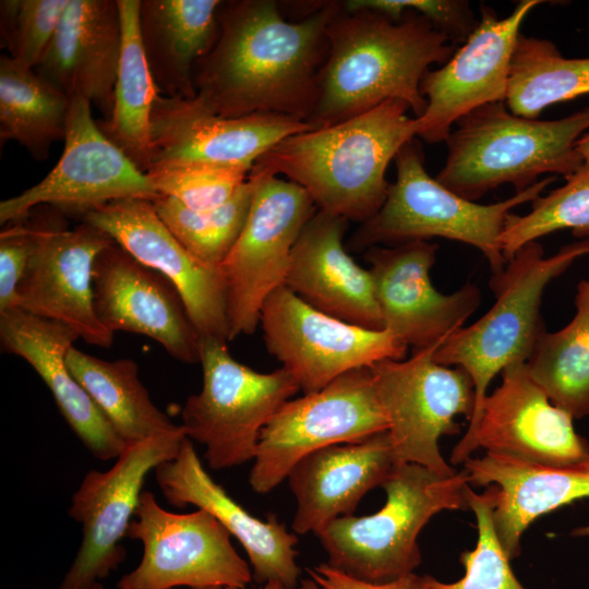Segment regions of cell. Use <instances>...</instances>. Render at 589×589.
<instances>
[{
  "instance_id": "cell-1",
  "label": "cell",
  "mask_w": 589,
  "mask_h": 589,
  "mask_svg": "<svg viewBox=\"0 0 589 589\" xmlns=\"http://www.w3.org/2000/svg\"><path fill=\"white\" fill-rule=\"evenodd\" d=\"M342 3L328 1L298 22L273 0L223 1L218 33L194 71L195 100L225 118L279 115L306 122L327 27Z\"/></svg>"
},
{
  "instance_id": "cell-2",
  "label": "cell",
  "mask_w": 589,
  "mask_h": 589,
  "mask_svg": "<svg viewBox=\"0 0 589 589\" xmlns=\"http://www.w3.org/2000/svg\"><path fill=\"white\" fill-rule=\"evenodd\" d=\"M328 52L317 73V94L306 123L312 129L344 121L387 100L408 104L414 118L426 100L421 81L443 65L455 44L430 20L408 10L398 20L373 10L345 11L327 27Z\"/></svg>"
},
{
  "instance_id": "cell-3",
  "label": "cell",
  "mask_w": 589,
  "mask_h": 589,
  "mask_svg": "<svg viewBox=\"0 0 589 589\" xmlns=\"http://www.w3.org/2000/svg\"><path fill=\"white\" fill-rule=\"evenodd\" d=\"M408 104L387 100L335 124L292 134L263 154L251 170L285 176L302 187L317 209L363 224L383 206L385 173L417 136Z\"/></svg>"
},
{
  "instance_id": "cell-4",
  "label": "cell",
  "mask_w": 589,
  "mask_h": 589,
  "mask_svg": "<svg viewBox=\"0 0 589 589\" xmlns=\"http://www.w3.org/2000/svg\"><path fill=\"white\" fill-rule=\"evenodd\" d=\"M445 143L447 157L436 180L476 202L508 183L521 192L544 173L567 178L585 161L576 142L589 130V107L556 120L516 116L492 103L456 122Z\"/></svg>"
},
{
  "instance_id": "cell-5",
  "label": "cell",
  "mask_w": 589,
  "mask_h": 589,
  "mask_svg": "<svg viewBox=\"0 0 589 589\" xmlns=\"http://www.w3.org/2000/svg\"><path fill=\"white\" fill-rule=\"evenodd\" d=\"M382 488L378 512L336 518L316 534L330 566L372 584L413 573L422 528L440 512L468 509L471 489L465 470L444 477L410 462L397 464Z\"/></svg>"
},
{
  "instance_id": "cell-6",
  "label": "cell",
  "mask_w": 589,
  "mask_h": 589,
  "mask_svg": "<svg viewBox=\"0 0 589 589\" xmlns=\"http://www.w3.org/2000/svg\"><path fill=\"white\" fill-rule=\"evenodd\" d=\"M585 255H589V238L566 244L551 256L544 255L538 241L522 245L490 279L493 305L436 349L437 363L459 366L472 381L476 407L468 426L477 421L495 375L512 363L527 362L546 330L541 314L545 288Z\"/></svg>"
},
{
  "instance_id": "cell-7",
  "label": "cell",
  "mask_w": 589,
  "mask_h": 589,
  "mask_svg": "<svg viewBox=\"0 0 589 589\" xmlns=\"http://www.w3.org/2000/svg\"><path fill=\"white\" fill-rule=\"evenodd\" d=\"M394 161L396 180L383 206L360 225L350 247L359 251L445 238L479 250L492 275L500 274L507 263L501 245L507 216L515 207L532 203L556 179L550 176L504 201L478 204L452 192L426 172L422 147L414 139L400 148Z\"/></svg>"
},
{
  "instance_id": "cell-8",
  "label": "cell",
  "mask_w": 589,
  "mask_h": 589,
  "mask_svg": "<svg viewBox=\"0 0 589 589\" xmlns=\"http://www.w3.org/2000/svg\"><path fill=\"white\" fill-rule=\"evenodd\" d=\"M217 338L201 339L203 385L181 410L187 436L205 446L209 468L254 460L260 434L300 387L284 368L261 373L235 360Z\"/></svg>"
},
{
  "instance_id": "cell-9",
  "label": "cell",
  "mask_w": 589,
  "mask_h": 589,
  "mask_svg": "<svg viewBox=\"0 0 589 589\" xmlns=\"http://www.w3.org/2000/svg\"><path fill=\"white\" fill-rule=\"evenodd\" d=\"M253 197L243 229L220 266L229 340L254 333L267 298L285 279L297 240L317 207L299 184L251 170Z\"/></svg>"
},
{
  "instance_id": "cell-10",
  "label": "cell",
  "mask_w": 589,
  "mask_h": 589,
  "mask_svg": "<svg viewBox=\"0 0 589 589\" xmlns=\"http://www.w3.org/2000/svg\"><path fill=\"white\" fill-rule=\"evenodd\" d=\"M438 347L411 351L408 359L383 360L370 370L398 464L450 477L458 471L443 458L438 441L460 432L458 416L470 422L476 394L465 370L434 360Z\"/></svg>"
},
{
  "instance_id": "cell-11",
  "label": "cell",
  "mask_w": 589,
  "mask_h": 589,
  "mask_svg": "<svg viewBox=\"0 0 589 589\" xmlns=\"http://www.w3.org/2000/svg\"><path fill=\"white\" fill-rule=\"evenodd\" d=\"M384 431L387 420L370 368L349 371L279 408L260 434L249 483L257 493L271 492L306 455Z\"/></svg>"
},
{
  "instance_id": "cell-12",
  "label": "cell",
  "mask_w": 589,
  "mask_h": 589,
  "mask_svg": "<svg viewBox=\"0 0 589 589\" xmlns=\"http://www.w3.org/2000/svg\"><path fill=\"white\" fill-rule=\"evenodd\" d=\"M125 537L142 543L143 555L118 581V589H245L253 578L231 534L213 515L201 508L171 513L149 491L142 492Z\"/></svg>"
},
{
  "instance_id": "cell-13",
  "label": "cell",
  "mask_w": 589,
  "mask_h": 589,
  "mask_svg": "<svg viewBox=\"0 0 589 589\" xmlns=\"http://www.w3.org/2000/svg\"><path fill=\"white\" fill-rule=\"evenodd\" d=\"M63 141L60 159L38 183L0 202L1 225L25 221L40 205L83 217L113 201L159 197L148 176L93 119L86 99L71 100Z\"/></svg>"
},
{
  "instance_id": "cell-14",
  "label": "cell",
  "mask_w": 589,
  "mask_h": 589,
  "mask_svg": "<svg viewBox=\"0 0 589 589\" xmlns=\"http://www.w3.org/2000/svg\"><path fill=\"white\" fill-rule=\"evenodd\" d=\"M188 437L176 430L127 444L107 471H88L71 497L69 516L82 526L76 556L59 589H88L125 560L121 540L140 503L147 474L175 458Z\"/></svg>"
},
{
  "instance_id": "cell-15",
  "label": "cell",
  "mask_w": 589,
  "mask_h": 589,
  "mask_svg": "<svg viewBox=\"0 0 589 589\" xmlns=\"http://www.w3.org/2000/svg\"><path fill=\"white\" fill-rule=\"evenodd\" d=\"M260 324L267 351L304 394L383 360H402L408 347L387 329H368L315 310L286 286L265 301Z\"/></svg>"
},
{
  "instance_id": "cell-16",
  "label": "cell",
  "mask_w": 589,
  "mask_h": 589,
  "mask_svg": "<svg viewBox=\"0 0 589 589\" xmlns=\"http://www.w3.org/2000/svg\"><path fill=\"white\" fill-rule=\"evenodd\" d=\"M501 377V384L485 397L477 421L453 448V465L464 464L478 448L556 466L589 458V444L575 431L574 418L551 402L531 378L526 362L507 365Z\"/></svg>"
},
{
  "instance_id": "cell-17",
  "label": "cell",
  "mask_w": 589,
  "mask_h": 589,
  "mask_svg": "<svg viewBox=\"0 0 589 589\" xmlns=\"http://www.w3.org/2000/svg\"><path fill=\"white\" fill-rule=\"evenodd\" d=\"M543 1H519L500 19L488 5L469 37L438 69L426 72L420 91L426 100L417 119V136L429 144L445 142L453 124L472 110L505 103L512 59L527 15Z\"/></svg>"
},
{
  "instance_id": "cell-18",
  "label": "cell",
  "mask_w": 589,
  "mask_h": 589,
  "mask_svg": "<svg viewBox=\"0 0 589 589\" xmlns=\"http://www.w3.org/2000/svg\"><path fill=\"white\" fill-rule=\"evenodd\" d=\"M437 251L438 244L416 240L365 252L384 329L412 351L441 346L481 304L471 283L447 294L435 289L430 271Z\"/></svg>"
},
{
  "instance_id": "cell-19",
  "label": "cell",
  "mask_w": 589,
  "mask_h": 589,
  "mask_svg": "<svg viewBox=\"0 0 589 589\" xmlns=\"http://www.w3.org/2000/svg\"><path fill=\"white\" fill-rule=\"evenodd\" d=\"M33 255L16 291V308L63 323L87 344L109 348L113 333L97 317L93 272L97 255L113 240L82 221L73 229L61 224H34Z\"/></svg>"
},
{
  "instance_id": "cell-20",
  "label": "cell",
  "mask_w": 589,
  "mask_h": 589,
  "mask_svg": "<svg viewBox=\"0 0 589 589\" xmlns=\"http://www.w3.org/2000/svg\"><path fill=\"white\" fill-rule=\"evenodd\" d=\"M177 288L202 338L229 340L227 289L219 268L197 261L158 216L153 201L123 199L82 217Z\"/></svg>"
},
{
  "instance_id": "cell-21",
  "label": "cell",
  "mask_w": 589,
  "mask_h": 589,
  "mask_svg": "<svg viewBox=\"0 0 589 589\" xmlns=\"http://www.w3.org/2000/svg\"><path fill=\"white\" fill-rule=\"evenodd\" d=\"M93 288L97 317L107 329L145 335L175 359L200 363L201 337L177 288L115 241L95 260Z\"/></svg>"
},
{
  "instance_id": "cell-22",
  "label": "cell",
  "mask_w": 589,
  "mask_h": 589,
  "mask_svg": "<svg viewBox=\"0 0 589 589\" xmlns=\"http://www.w3.org/2000/svg\"><path fill=\"white\" fill-rule=\"evenodd\" d=\"M310 129L304 121L279 115L225 118L195 98H169L158 93L152 112V165L201 161L251 170L278 142Z\"/></svg>"
},
{
  "instance_id": "cell-23",
  "label": "cell",
  "mask_w": 589,
  "mask_h": 589,
  "mask_svg": "<svg viewBox=\"0 0 589 589\" xmlns=\"http://www.w3.org/2000/svg\"><path fill=\"white\" fill-rule=\"evenodd\" d=\"M155 479L166 501L176 507L194 505L213 515L243 546L257 584L279 581L296 589L301 568L297 563L298 538L271 515L252 516L217 484L203 465L189 437L178 455L155 469Z\"/></svg>"
},
{
  "instance_id": "cell-24",
  "label": "cell",
  "mask_w": 589,
  "mask_h": 589,
  "mask_svg": "<svg viewBox=\"0 0 589 589\" xmlns=\"http://www.w3.org/2000/svg\"><path fill=\"white\" fill-rule=\"evenodd\" d=\"M122 46L117 0H70L35 72L70 100L86 99L109 120Z\"/></svg>"
},
{
  "instance_id": "cell-25",
  "label": "cell",
  "mask_w": 589,
  "mask_h": 589,
  "mask_svg": "<svg viewBox=\"0 0 589 589\" xmlns=\"http://www.w3.org/2000/svg\"><path fill=\"white\" fill-rule=\"evenodd\" d=\"M347 226V219L317 209L297 240L284 286L320 312L384 329L372 275L344 247Z\"/></svg>"
},
{
  "instance_id": "cell-26",
  "label": "cell",
  "mask_w": 589,
  "mask_h": 589,
  "mask_svg": "<svg viewBox=\"0 0 589 589\" xmlns=\"http://www.w3.org/2000/svg\"><path fill=\"white\" fill-rule=\"evenodd\" d=\"M397 464L387 431L306 455L287 477L297 500L293 532L317 534L336 518L353 515L362 497L382 486Z\"/></svg>"
},
{
  "instance_id": "cell-27",
  "label": "cell",
  "mask_w": 589,
  "mask_h": 589,
  "mask_svg": "<svg viewBox=\"0 0 589 589\" xmlns=\"http://www.w3.org/2000/svg\"><path fill=\"white\" fill-rule=\"evenodd\" d=\"M77 338V333L68 325L19 308L0 312L3 349L23 358L37 372L64 420L94 457L117 459L125 442L67 365V354Z\"/></svg>"
},
{
  "instance_id": "cell-28",
  "label": "cell",
  "mask_w": 589,
  "mask_h": 589,
  "mask_svg": "<svg viewBox=\"0 0 589 589\" xmlns=\"http://www.w3.org/2000/svg\"><path fill=\"white\" fill-rule=\"evenodd\" d=\"M469 484L496 486L493 525L510 560L519 556L526 529L537 518L589 498V458L556 466L486 453L464 462Z\"/></svg>"
},
{
  "instance_id": "cell-29",
  "label": "cell",
  "mask_w": 589,
  "mask_h": 589,
  "mask_svg": "<svg viewBox=\"0 0 589 589\" xmlns=\"http://www.w3.org/2000/svg\"><path fill=\"white\" fill-rule=\"evenodd\" d=\"M221 3L220 0H141V41L160 95L195 98V67L216 40Z\"/></svg>"
},
{
  "instance_id": "cell-30",
  "label": "cell",
  "mask_w": 589,
  "mask_h": 589,
  "mask_svg": "<svg viewBox=\"0 0 589 589\" xmlns=\"http://www.w3.org/2000/svg\"><path fill=\"white\" fill-rule=\"evenodd\" d=\"M122 23V46L109 120L99 124L106 136L147 172L152 166V112L157 87L140 36L141 0H117Z\"/></svg>"
},
{
  "instance_id": "cell-31",
  "label": "cell",
  "mask_w": 589,
  "mask_h": 589,
  "mask_svg": "<svg viewBox=\"0 0 589 589\" xmlns=\"http://www.w3.org/2000/svg\"><path fill=\"white\" fill-rule=\"evenodd\" d=\"M67 365L125 444L179 426L153 404L133 360L107 361L73 346Z\"/></svg>"
},
{
  "instance_id": "cell-32",
  "label": "cell",
  "mask_w": 589,
  "mask_h": 589,
  "mask_svg": "<svg viewBox=\"0 0 589 589\" xmlns=\"http://www.w3.org/2000/svg\"><path fill=\"white\" fill-rule=\"evenodd\" d=\"M71 100L7 55L0 58V140L15 141L38 161L64 140Z\"/></svg>"
},
{
  "instance_id": "cell-33",
  "label": "cell",
  "mask_w": 589,
  "mask_h": 589,
  "mask_svg": "<svg viewBox=\"0 0 589 589\" xmlns=\"http://www.w3.org/2000/svg\"><path fill=\"white\" fill-rule=\"evenodd\" d=\"M567 325L544 332L526 362L551 402L574 419L589 417V277L581 279Z\"/></svg>"
},
{
  "instance_id": "cell-34",
  "label": "cell",
  "mask_w": 589,
  "mask_h": 589,
  "mask_svg": "<svg viewBox=\"0 0 589 589\" xmlns=\"http://www.w3.org/2000/svg\"><path fill=\"white\" fill-rule=\"evenodd\" d=\"M589 94V58H565L549 39L520 33L514 50L505 105L537 119L549 106Z\"/></svg>"
},
{
  "instance_id": "cell-35",
  "label": "cell",
  "mask_w": 589,
  "mask_h": 589,
  "mask_svg": "<svg viewBox=\"0 0 589 589\" xmlns=\"http://www.w3.org/2000/svg\"><path fill=\"white\" fill-rule=\"evenodd\" d=\"M253 189L248 177L228 202L203 211L189 208L168 196H159L153 203L160 219L197 261L220 269L247 221Z\"/></svg>"
},
{
  "instance_id": "cell-36",
  "label": "cell",
  "mask_w": 589,
  "mask_h": 589,
  "mask_svg": "<svg viewBox=\"0 0 589 589\" xmlns=\"http://www.w3.org/2000/svg\"><path fill=\"white\" fill-rule=\"evenodd\" d=\"M565 179L564 185L537 197L529 213L507 216L501 236L506 262L522 245L562 229L589 238V160Z\"/></svg>"
},
{
  "instance_id": "cell-37",
  "label": "cell",
  "mask_w": 589,
  "mask_h": 589,
  "mask_svg": "<svg viewBox=\"0 0 589 589\" xmlns=\"http://www.w3.org/2000/svg\"><path fill=\"white\" fill-rule=\"evenodd\" d=\"M496 486L482 493L469 491V508L477 519L478 538L473 550L460 553L465 575L455 582H442L430 575L419 576L420 589H525L512 570L493 525Z\"/></svg>"
},
{
  "instance_id": "cell-38",
  "label": "cell",
  "mask_w": 589,
  "mask_h": 589,
  "mask_svg": "<svg viewBox=\"0 0 589 589\" xmlns=\"http://www.w3.org/2000/svg\"><path fill=\"white\" fill-rule=\"evenodd\" d=\"M251 170L201 161H161L146 175L159 196L203 211L228 202L245 183Z\"/></svg>"
},
{
  "instance_id": "cell-39",
  "label": "cell",
  "mask_w": 589,
  "mask_h": 589,
  "mask_svg": "<svg viewBox=\"0 0 589 589\" xmlns=\"http://www.w3.org/2000/svg\"><path fill=\"white\" fill-rule=\"evenodd\" d=\"M70 0H1L0 41L7 56L34 69L50 44Z\"/></svg>"
},
{
  "instance_id": "cell-40",
  "label": "cell",
  "mask_w": 589,
  "mask_h": 589,
  "mask_svg": "<svg viewBox=\"0 0 589 589\" xmlns=\"http://www.w3.org/2000/svg\"><path fill=\"white\" fill-rule=\"evenodd\" d=\"M342 8L348 12L373 10L395 21L413 10L430 20L455 45L465 43L478 24L469 2L460 0H348Z\"/></svg>"
},
{
  "instance_id": "cell-41",
  "label": "cell",
  "mask_w": 589,
  "mask_h": 589,
  "mask_svg": "<svg viewBox=\"0 0 589 589\" xmlns=\"http://www.w3.org/2000/svg\"><path fill=\"white\" fill-rule=\"evenodd\" d=\"M36 230L31 219L0 233V312L16 308V291L33 255Z\"/></svg>"
},
{
  "instance_id": "cell-42",
  "label": "cell",
  "mask_w": 589,
  "mask_h": 589,
  "mask_svg": "<svg viewBox=\"0 0 589 589\" xmlns=\"http://www.w3.org/2000/svg\"><path fill=\"white\" fill-rule=\"evenodd\" d=\"M309 578L300 580L297 589H420L419 575L411 573L384 584L353 578L328 563L306 568Z\"/></svg>"
},
{
  "instance_id": "cell-43",
  "label": "cell",
  "mask_w": 589,
  "mask_h": 589,
  "mask_svg": "<svg viewBox=\"0 0 589 589\" xmlns=\"http://www.w3.org/2000/svg\"><path fill=\"white\" fill-rule=\"evenodd\" d=\"M576 149L584 160H589V133H585L577 142Z\"/></svg>"
},
{
  "instance_id": "cell-44",
  "label": "cell",
  "mask_w": 589,
  "mask_h": 589,
  "mask_svg": "<svg viewBox=\"0 0 589 589\" xmlns=\"http://www.w3.org/2000/svg\"><path fill=\"white\" fill-rule=\"evenodd\" d=\"M203 589H237L232 587H209V588H203ZM262 589H286L284 585L279 581H267L264 584Z\"/></svg>"
},
{
  "instance_id": "cell-45",
  "label": "cell",
  "mask_w": 589,
  "mask_h": 589,
  "mask_svg": "<svg viewBox=\"0 0 589 589\" xmlns=\"http://www.w3.org/2000/svg\"><path fill=\"white\" fill-rule=\"evenodd\" d=\"M570 534L574 536V537H586V538H589V525L582 526V527H578V528L574 529V530L570 532Z\"/></svg>"
},
{
  "instance_id": "cell-46",
  "label": "cell",
  "mask_w": 589,
  "mask_h": 589,
  "mask_svg": "<svg viewBox=\"0 0 589 589\" xmlns=\"http://www.w3.org/2000/svg\"><path fill=\"white\" fill-rule=\"evenodd\" d=\"M88 589H105L104 586L98 581V582H95L92 587H89Z\"/></svg>"
}]
</instances>
